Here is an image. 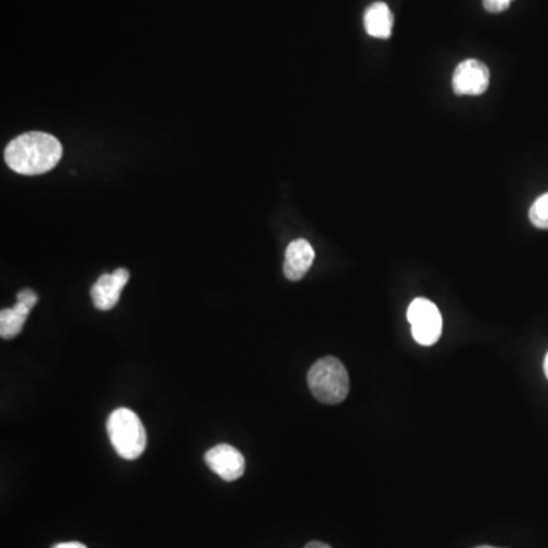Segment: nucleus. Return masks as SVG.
<instances>
[{"label": "nucleus", "mask_w": 548, "mask_h": 548, "mask_svg": "<svg viewBox=\"0 0 548 548\" xmlns=\"http://www.w3.org/2000/svg\"><path fill=\"white\" fill-rule=\"evenodd\" d=\"M364 28L367 34L375 39H390L393 29V14L389 5L376 2L370 5L364 14Z\"/></svg>", "instance_id": "9"}, {"label": "nucleus", "mask_w": 548, "mask_h": 548, "mask_svg": "<svg viewBox=\"0 0 548 548\" xmlns=\"http://www.w3.org/2000/svg\"><path fill=\"white\" fill-rule=\"evenodd\" d=\"M314 258H316V253L306 239L293 241L285 250V278L293 282L305 278V274L313 267Z\"/></svg>", "instance_id": "8"}, {"label": "nucleus", "mask_w": 548, "mask_h": 548, "mask_svg": "<svg viewBox=\"0 0 548 548\" xmlns=\"http://www.w3.org/2000/svg\"><path fill=\"white\" fill-rule=\"evenodd\" d=\"M305 548H332V547H329V545L325 544V542L313 541V542H310V544H306Z\"/></svg>", "instance_id": "15"}, {"label": "nucleus", "mask_w": 548, "mask_h": 548, "mask_svg": "<svg viewBox=\"0 0 548 548\" xmlns=\"http://www.w3.org/2000/svg\"><path fill=\"white\" fill-rule=\"evenodd\" d=\"M544 372H545V376H547V380H548V354H547V357H545V361H544Z\"/></svg>", "instance_id": "16"}, {"label": "nucleus", "mask_w": 548, "mask_h": 548, "mask_svg": "<svg viewBox=\"0 0 548 548\" xmlns=\"http://www.w3.org/2000/svg\"><path fill=\"white\" fill-rule=\"evenodd\" d=\"M29 313H31V308L22 302H17L13 308H5L0 311V337L4 340L17 337L22 332Z\"/></svg>", "instance_id": "10"}, {"label": "nucleus", "mask_w": 548, "mask_h": 548, "mask_svg": "<svg viewBox=\"0 0 548 548\" xmlns=\"http://www.w3.org/2000/svg\"><path fill=\"white\" fill-rule=\"evenodd\" d=\"M128 281H130V273L125 268H118L113 273L99 276L90 290V297L96 310L109 311L115 308Z\"/></svg>", "instance_id": "7"}, {"label": "nucleus", "mask_w": 548, "mask_h": 548, "mask_svg": "<svg viewBox=\"0 0 548 548\" xmlns=\"http://www.w3.org/2000/svg\"><path fill=\"white\" fill-rule=\"evenodd\" d=\"M489 81H491V74L488 66L482 61L469 58L456 67L453 75V89L457 95H483L488 90Z\"/></svg>", "instance_id": "5"}, {"label": "nucleus", "mask_w": 548, "mask_h": 548, "mask_svg": "<svg viewBox=\"0 0 548 548\" xmlns=\"http://www.w3.org/2000/svg\"><path fill=\"white\" fill-rule=\"evenodd\" d=\"M63 145L57 137L42 131H31L16 137L7 145L5 162L14 173L40 176L49 173L60 162Z\"/></svg>", "instance_id": "1"}, {"label": "nucleus", "mask_w": 548, "mask_h": 548, "mask_svg": "<svg viewBox=\"0 0 548 548\" xmlns=\"http://www.w3.org/2000/svg\"><path fill=\"white\" fill-rule=\"evenodd\" d=\"M17 302L25 303L28 308H34L39 302V296L32 290H22L20 293H17Z\"/></svg>", "instance_id": "13"}, {"label": "nucleus", "mask_w": 548, "mask_h": 548, "mask_svg": "<svg viewBox=\"0 0 548 548\" xmlns=\"http://www.w3.org/2000/svg\"><path fill=\"white\" fill-rule=\"evenodd\" d=\"M408 323L416 343L422 346H433L442 335V314L431 300L418 297L408 306Z\"/></svg>", "instance_id": "4"}, {"label": "nucleus", "mask_w": 548, "mask_h": 548, "mask_svg": "<svg viewBox=\"0 0 548 548\" xmlns=\"http://www.w3.org/2000/svg\"><path fill=\"white\" fill-rule=\"evenodd\" d=\"M52 548H87L86 545L81 542H61V544L55 545Z\"/></svg>", "instance_id": "14"}, {"label": "nucleus", "mask_w": 548, "mask_h": 548, "mask_svg": "<svg viewBox=\"0 0 548 548\" xmlns=\"http://www.w3.org/2000/svg\"><path fill=\"white\" fill-rule=\"evenodd\" d=\"M477 548H494V547H489V545H482V547H477Z\"/></svg>", "instance_id": "17"}, {"label": "nucleus", "mask_w": 548, "mask_h": 548, "mask_svg": "<svg viewBox=\"0 0 548 548\" xmlns=\"http://www.w3.org/2000/svg\"><path fill=\"white\" fill-rule=\"evenodd\" d=\"M529 218L532 221L533 226L538 229H548V192L541 195L535 203L532 204V208L529 211Z\"/></svg>", "instance_id": "11"}, {"label": "nucleus", "mask_w": 548, "mask_h": 548, "mask_svg": "<svg viewBox=\"0 0 548 548\" xmlns=\"http://www.w3.org/2000/svg\"><path fill=\"white\" fill-rule=\"evenodd\" d=\"M107 433L122 459H139L147 448V431L139 416L128 408L113 411L107 421Z\"/></svg>", "instance_id": "3"}, {"label": "nucleus", "mask_w": 548, "mask_h": 548, "mask_svg": "<svg viewBox=\"0 0 548 548\" xmlns=\"http://www.w3.org/2000/svg\"><path fill=\"white\" fill-rule=\"evenodd\" d=\"M308 386L323 404H340L348 398L351 387L348 370L338 358H320L308 372Z\"/></svg>", "instance_id": "2"}, {"label": "nucleus", "mask_w": 548, "mask_h": 548, "mask_svg": "<svg viewBox=\"0 0 548 548\" xmlns=\"http://www.w3.org/2000/svg\"><path fill=\"white\" fill-rule=\"evenodd\" d=\"M204 462L226 482H235L243 477L246 471V459L243 454L227 443H220L217 447L211 448L204 456Z\"/></svg>", "instance_id": "6"}, {"label": "nucleus", "mask_w": 548, "mask_h": 548, "mask_svg": "<svg viewBox=\"0 0 548 548\" xmlns=\"http://www.w3.org/2000/svg\"><path fill=\"white\" fill-rule=\"evenodd\" d=\"M512 0H483L486 11L489 13H503L510 7Z\"/></svg>", "instance_id": "12"}]
</instances>
